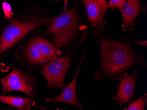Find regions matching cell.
<instances>
[{
	"instance_id": "6da1fadb",
	"label": "cell",
	"mask_w": 147,
	"mask_h": 110,
	"mask_svg": "<svg viewBox=\"0 0 147 110\" xmlns=\"http://www.w3.org/2000/svg\"><path fill=\"white\" fill-rule=\"evenodd\" d=\"M92 35L98 45L100 56L99 69L94 73L98 81L106 79L116 87L121 76L147 65L143 57L135 51L129 37L114 39L93 32Z\"/></svg>"
},
{
	"instance_id": "7a4b0ae2",
	"label": "cell",
	"mask_w": 147,
	"mask_h": 110,
	"mask_svg": "<svg viewBox=\"0 0 147 110\" xmlns=\"http://www.w3.org/2000/svg\"><path fill=\"white\" fill-rule=\"evenodd\" d=\"M89 25L84 4L76 0L71 9L51 18L44 35L59 48H78L84 44Z\"/></svg>"
},
{
	"instance_id": "3957f363",
	"label": "cell",
	"mask_w": 147,
	"mask_h": 110,
	"mask_svg": "<svg viewBox=\"0 0 147 110\" xmlns=\"http://www.w3.org/2000/svg\"><path fill=\"white\" fill-rule=\"evenodd\" d=\"M30 15L21 20L11 19L0 36V54L14 46L29 32L48 25L51 18L42 14Z\"/></svg>"
},
{
	"instance_id": "277c9868",
	"label": "cell",
	"mask_w": 147,
	"mask_h": 110,
	"mask_svg": "<svg viewBox=\"0 0 147 110\" xmlns=\"http://www.w3.org/2000/svg\"><path fill=\"white\" fill-rule=\"evenodd\" d=\"M19 50L22 51L29 62L35 65L47 63L62 53L59 47L45 38L40 33L31 34L26 38Z\"/></svg>"
},
{
	"instance_id": "5b68a950",
	"label": "cell",
	"mask_w": 147,
	"mask_h": 110,
	"mask_svg": "<svg viewBox=\"0 0 147 110\" xmlns=\"http://www.w3.org/2000/svg\"><path fill=\"white\" fill-rule=\"evenodd\" d=\"M71 61L69 55L56 56L42 67L41 72L47 81L49 89H64V80Z\"/></svg>"
},
{
	"instance_id": "8992f818",
	"label": "cell",
	"mask_w": 147,
	"mask_h": 110,
	"mask_svg": "<svg viewBox=\"0 0 147 110\" xmlns=\"http://www.w3.org/2000/svg\"><path fill=\"white\" fill-rule=\"evenodd\" d=\"M84 4L87 17L93 33H101L105 29V15L108 10L106 0H78Z\"/></svg>"
},
{
	"instance_id": "52a82bcc",
	"label": "cell",
	"mask_w": 147,
	"mask_h": 110,
	"mask_svg": "<svg viewBox=\"0 0 147 110\" xmlns=\"http://www.w3.org/2000/svg\"><path fill=\"white\" fill-rule=\"evenodd\" d=\"M3 86L2 93L17 90L26 93L29 97L33 96V87L31 81L26 75L16 68H13L8 75L0 79Z\"/></svg>"
},
{
	"instance_id": "ba28073f",
	"label": "cell",
	"mask_w": 147,
	"mask_h": 110,
	"mask_svg": "<svg viewBox=\"0 0 147 110\" xmlns=\"http://www.w3.org/2000/svg\"><path fill=\"white\" fill-rule=\"evenodd\" d=\"M146 9L147 6L141 0H124L123 6L119 9L123 18V30L127 33L131 32L135 27L136 19Z\"/></svg>"
},
{
	"instance_id": "9c48e42d",
	"label": "cell",
	"mask_w": 147,
	"mask_h": 110,
	"mask_svg": "<svg viewBox=\"0 0 147 110\" xmlns=\"http://www.w3.org/2000/svg\"><path fill=\"white\" fill-rule=\"evenodd\" d=\"M138 79L137 71H134L131 74H125L120 78L118 91L113 98L116 104L122 107L135 98V84Z\"/></svg>"
},
{
	"instance_id": "30bf717a",
	"label": "cell",
	"mask_w": 147,
	"mask_h": 110,
	"mask_svg": "<svg viewBox=\"0 0 147 110\" xmlns=\"http://www.w3.org/2000/svg\"><path fill=\"white\" fill-rule=\"evenodd\" d=\"M87 50H85L82 58L80 60L79 65L77 68L76 73L72 81L67 86H66L63 90L62 93L58 96L53 99L47 98L46 101L51 102L52 103H57L59 102H63L70 105L75 106L79 109L82 108V106L78 100L76 93V86L77 79L78 76L79 70L81 67L83 61L85 60Z\"/></svg>"
},
{
	"instance_id": "8fae6325",
	"label": "cell",
	"mask_w": 147,
	"mask_h": 110,
	"mask_svg": "<svg viewBox=\"0 0 147 110\" xmlns=\"http://www.w3.org/2000/svg\"><path fill=\"white\" fill-rule=\"evenodd\" d=\"M0 102L21 110H30V106L34 103V102L30 98H24L20 96L11 97L1 94H0Z\"/></svg>"
},
{
	"instance_id": "7c38bea8",
	"label": "cell",
	"mask_w": 147,
	"mask_h": 110,
	"mask_svg": "<svg viewBox=\"0 0 147 110\" xmlns=\"http://www.w3.org/2000/svg\"><path fill=\"white\" fill-rule=\"evenodd\" d=\"M147 103V95L144 94L138 100L132 102L125 110H144Z\"/></svg>"
},
{
	"instance_id": "4fadbf2b",
	"label": "cell",
	"mask_w": 147,
	"mask_h": 110,
	"mask_svg": "<svg viewBox=\"0 0 147 110\" xmlns=\"http://www.w3.org/2000/svg\"><path fill=\"white\" fill-rule=\"evenodd\" d=\"M2 9L4 11L5 17L6 19L12 18L13 14L10 4L6 2L3 1L2 4Z\"/></svg>"
},
{
	"instance_id": "5bb4252c",
	"label": "cell",
	"mask_w": 147,
	"mask_h": 110,
	"mask_svg": "<svg viewBox=\"0 0 147 110\" xmlns=\"http://www.w3.org/2000/svg\"><path fill=\"white\" fill-rule=\"evenodd\" d=\"M124 2V0H109L108 7L111 10H115L116 9H119L123 6Z\"/></svg>"
},
{
	"instance_id": "9a60e30c",
	"label": "cell",
	"mask_w": 147,
	"mask_h": 110,
	"mask_svg": "<svg viewBox=\"0 0 147 110\" xmlns=\"http://www.w3.org/2000/svg\"><path fill=\"white\" fill-rule=\"evenodd\" d=\"M134 44L135 45H139L140 46H142L144 47H147V41L146 40H144V41H134Z\"/></svg>"
},
{
	"instance_id": "2e32d148",
	"label": "cell",
	"mask_w": 147,
	"mask_h": 110,
	"mask_svg": "<svg viewBox=\"0 0 147 110\" xmlns=\"http://www.w3.org/2000/svg\"><path fill=\"white\" fill-rule=\"evenodd\" d=\"M9 67L6 68L5 65L4 63H1L0 65V71H2V72H6L8 71L9 69Z\"/></svg>"
},
{
	"instance_id": "e0dca14e",
	"label": "cell",
	"mask_w": 147,
	"mask_h": 110,
	"mask_svg": "<svg viewBox=\"0 0 147 110\" xmlns=\"http://www.w3.org/2000/svg\"><path fill=\"white\" fill-rule=\"evenodd\" d=\"M69 0H63V11H66L67 10V4Z\"/></svg>"
},
{
	"instance_id": "ac0fdd59",
	"label": "cell",
	"mask_w": 147,
	"mask_h": 110,
	"mask_svg": "<svg viewBox=\"0 0 147 110\" xmlns=\"http://www.w3.org/2000/svg\"><path fill=\"white\" fill-rule=\"evenodd\" d=\"M53 1H55V2H57V1H60L61 0H53Z\"/></svg>"
},
{
	"instance_id": "d6986e66",
	"label": "cell",
	"mask_w": 147,
	"mask_h": 110,
	"mask_svg": "<svg viewBox=\"0 0 147 110\" xmlns=\"http://www.w3.org/2000/svg\"><path fill=\"white\" fill-rule=\"evenodd\" d=\"M0 1H1V0H0Z\"/></svg>"
}]
</instances>
